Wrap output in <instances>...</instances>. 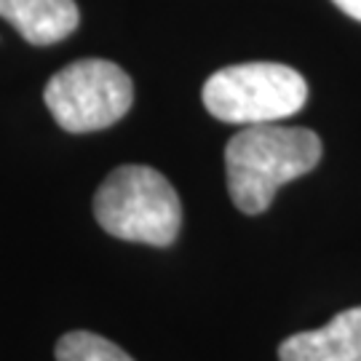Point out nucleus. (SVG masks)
<instances>
[{
    "label": "nucleus",
    "instance_id": "f03ea898",
    "mask_svg": "<svg viewBox=\"0 0 361 361\" xmlns=\"http://www.w3.org/2000/svg\"><path fill=\"white\" fill-rule=\"evenodd\" d=\"M99 228L134 244L171 246L182 228V204L171 182L153 166H118L94 195Z\"/></svg>",
    "mask_w": 361,
    "mask_h": 361
},
{
    "label": "nucleus",
    "instance_id": "20e7f679",
    "mask_svg": "<svg viewBox=\"0 0 361 361\" xmlns=\"http://www.w3.org/2000/svg\"><path fill=\"white\" fill-rule=\"evenodd\" d=\"M54 121L70 134L118 123L131 110L134 86L126 70L107 59H78L62 67L43 91Z\"/></svg>",
    "mask_w": 361,
    "mask_h": 361
},
{
    "label": "nucleus",
    "instance_id": "7ed1b4c3",
    "mask_svg": "<svg viewBox=\"0 0 361 361\" xmlns=\"http://www.w3.org/2000/svg\"><path fill=\"white\" fill-rule=\"evenodd\" d=\"M201 99L222 123L257 126L300 113L308 102V83L295 67L279 62H244L209 75Z\"/></svg>",
    "mask_w": 361,
    "mask_h": 361
},
{
    "label": "nucleus",
    "instance_id": "423d86ee",
    "mask_svg": "<svg viewBox=\"0 0 361 361\" xmlns=\"http://www.w3.org/2000/svg\"><path fill=\"white\" fill-rule=\"evenodd\" d=\"M0 16L32 46H51L75 32V0H0Z\"/></svg>",
    "mask_w": 361,
    "mask_h": 361
},
{
    "label": "nucleus",
    "instance_id": "1a4fd4ad",
    "mask_svg": "<svg viewBox=\"0 0 361 361\" xmlns=\"http://www.w3.org/2000/svg\"><path fill=\"white\" fill-rule=\"evenodd\" d=\"M356 361H361V356H359V359H356Z\"/></svg>",
    "mask_w": 361,
    "mask_h": 361
},
{
    "label": "nucleus",
    "instance_id": "39448f33",
    "mask_svg": "<svg viewBox=\"0 0 361 361\" xmlns=\"http://www.w3.org/2000/svg\"><path fill=\"white\" fill-rule=\"evenodd\" d=\"M361 356V305L337 313L322 329L297 332L279 345V361H356Z\"/></svg>",
    "mask_w": 361,
    "mask_h": 361
},
{
    "label": "nucleus",
    "instance_id": "6e6552de",
    "mask_svg": "<svg viewBox=\"0 0 361 361\" xmlns=\"http://www.w3.org/2000/svg\"><path fill=\"white\" fill-rule=\"evenodd\" d=\"M332 3H335L343 13H348L350 19L361 22V0H332Z\"/></svg>",
    "mask_w": 361,
    "mask_h": 361
},
{
    "label": "nucleus",
    "instance_id": "0eeeda50",
    "mask_svg": "<svg viewBox=\"0 0 361 361\" xmlns=\"http://www.w3.org/2000/svg\"><path fill=\"white\" fill-rule=\"evenodd\" d=\"M56 361H134L116 343L94 332H67L56 343Z\"/></svg>",
    "mask_w": 361,
    "mask_h": 361
},
{
    "label": "nucleus",
    "instance_id": "f257e3e1",
    "mask_svg": "<svg viewBox=\"0 0 361 361\" xmlns=\"http://www.w3.org/2000/svg\"><path fill=\"white\" fill-rule=\"evenodd\" d=\"M322 140L300 126L257 123L233 134L225 147L228 193L244 214H262L279 188L319 166Z\"/></svg>",
    "mask_w": 361,
    "mask_h": 361
}]
</instances>
